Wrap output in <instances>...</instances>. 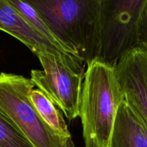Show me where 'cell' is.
Masks as SVG:
<instances>
[{
    "mask_svg": "<svg viewBox=\"0 0 147 147\" xmlns=\"http://www.w3.org/2000/svg\"><path fill=\"white\" fill-rule=\"evenodd\" d=\"M67 53L87 65L97 58L103 0H22Z\"/></svg>",
    "mask_w": 147,
    "mask_h": 147,
    "instance_id": "obj_1",
    "label": "cell"
},
{
    "mask_svg": "<svg viewBox=\"0 0 147 147\" xmlns=\"http://www.w3.org/2000/svg\"><path fill=\"white\" fill-rule=\"evenodd\" d=\"M86 65L79 114L85 147H111L116 115L123 99L116 69L97 58Z\"/></svg>",
    "mask_w": 147,
    "mask_h": 147,
    "instance_id": "obj_2",
    "label": "cell"
},
{
    "mask_svg": "<svg viewBox=\"0 0 147 147\" xmlns=\"http://www.w3.org/2000/svg\"><path fill=\"white\" fill-rule=\"evenodd\" d=\"M35 55L43 70H32L30 79L71 122L80 114L82 81L86 65L76 57L47 50Z\"/></svg>",
    "mask_w": 147,
    "mask_h": 147,
    "instance_id": "obj_3",
    "label": "cell"
},
{
    "mask_svg": "<svg viewBox=\"0 0 147 147\" xmlns=\"http://www.w3.org/2000/svg\"><path fill=\"white\" fill-rule=\"evenodd\" d=\"M35 87L30 78L0 73V111L9 118L34 147H67L46 125L29 99Z\"/></svg>",
    "mask_w": 147,
    "mask_h": 147,
    "instance_id": "obj_4",
    "label": "cell"
},
{
    "mask_svg": "<svg viewBox=\"0 0 147 147\" xmlns=\"http://www.w3.org/2000/svg\"><path fill=\"white\" fill-rule=\"evenodd\" d=\"M146 0H104L97 59L115 67L139 44V27Z\"/></svg>",
    "mask_w": 147,
    "mask_h": 147,
    "instance_id": "obj_5",
    "label": "cell"
},
{
    "mask_svg": "<svg viewBox=\"0 0 147 147\" xmlns=\"http://www.w3.org/2000/svg\"><path fill=\"white\" fill-rule=\"evenodd\" d=\"M123 99L147 125V45L139 43L115 66Z\"/></svg>",
    "mask_w": 147,
    "mask_h": 147,
    "instance_id": "obj_6",
    "label": "cell"
},
{
    "mask_svg": "<svg viewBox=\"0 0 147 147\" xmlns=\"http://www.w3.org/2000/svg\"><path fill=\"white\" fill-rule=\"evenodd\" d=\"M0 30L21 42L34 55L40 51L47 50L74 57L60 51L55 45L31 27L5 0H0Z\"/></svg>",
    "mask_w": 147,
    "mask_h": 147,
    "instance_id": "obj_7",
    "label": "cell"
},
{
    "mask_svg": "<svg viewBox=\"0 0 147 147\" xmlns=\"http://www.w3.org/2000/svg\"><path fill=\"white\" fill-rule=\"evenodd\" d=\"M111 147H147L144 123L124 99L116 115Z\"/></svg>",
    "mask_w": 147,
    "mask_h": 147,
    "instance_id": "obj_8",
    "label": "cell"
},
{
    "mask_svg": "<svg viewBox=\"0 0 147 147\" xmlns=\"http://www.w3.org/2000/svg\"><path fill=\"white\" fill-rule=\"evenodd\" d=\"M29 99L43 121L67 147H76L62 113L55 105L40 89H31Z\"/></svg>",
    "mask_w": 147,
    "mask_h": 147,
    "instance_id": "obj_9",
    "label": "cell"
},
{
    "mask_svg": "<svg viewBox=\"0 0 147 147\" xmlns=\"http://www.w3.org/2000/svg\"><path fill=\"white\" fill-rule=\"evenodd\" d=\"M5 1L8 2L20 14V16L31 27H32L34 30H37L40 34H41L43 37H45L47 40H49L50 42H52L54 45H55L60 51L65 53V54L74 56L67 53L65 49L57 42V40L54 37L50 29L47 27L45 23L42 21V20L40 18L38 14L36 12L35 10L31 6L29 5L27 3L24 2L22 0H5Z\"/></svg>",
    "mask_w": 147,
    "mask_h": 147,
    "instance_id": "obj_10",
    "label": "cell"
},
{
    "mask_svg": "<svg viewBox=\"0 0 147 147\" xmlns=\"http://www.w3.org/2000/svg\"><path fill=\"white\" fill-rule=\"evenodd\" d=\"M0 147H34L11 119L1 111Z\"/></svg>",
    "mask_w": 147,
    "mask_h": 147,
    "instance_id": "obj_11",
    "label": "cell"
},
{
    "mask_svg": "<svg viewBox=\"0 0 147 147\" xmlns=\"http://www.w3.org/2000/svg\"><path fill=\"white\" fill-rule=\"evenodd\" d=\"M139 43H143L147 45V0L145 1L139 22Z\"/></svg>",
    "mask_w": 147,
    "mask_h": 147,
    "instance_id": "obj_12",
    "label": "cell"
},
{
    "mask_svg": "<svg viewBox=\"0 0 147 147\" xmlns=\"http://www.w3.org/2000/svg\"><path fill=\"white\" fill-rule=\"evenodd\" d=\"M142 121H143V120H142ZM144 124H145V126H146V131H147V125H146V123H144Z\"/></svg>",
    "mask_w": 147,
    "mask_h": 147,
    "instance_id": "obj_13",
    "label": "cell"
},
{
    "mask_svg": "<svg viewBox=\"0 0 147 147\" xmlns=\"http://www.w3.org/2000/svg\"><path fill=\"white\" fill-rule=\"evenodd\" d=\"M103 1H104V0H103Z\"/></svg>",
    "mask_w": 147,
    "mask_h": 147,
    "instance_id": "obj_14",
    "label": "cell"
}]
</instances>
